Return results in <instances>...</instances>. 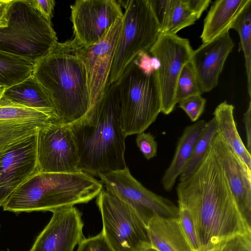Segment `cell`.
Instances as JSON below:
<instances>
[{
	"instance_id": "13",
	"label": "cell",
	"mask_w": 251,
	"mask_h": 251,
	"mask_svg": "<svg viewBox=\"0 0 251 251\" xmlns=\"http://www.w3.org/2000/svg\"><path fill=\"white\" fill-rule=\"evenodd\" d=\"M38 132L0 151V206L37 171Z\"/></svg>"
},
{
	"instance_id": "12",
	"label": "cell",
	"mask_w": 251,
	"mask_h": 251,
	"mask_svg": "<svg viewBox=\"0 0 251 251\" xmlns=\"http://www.w3.org/2000/svg\"><path fill=\"white\" fill-rule=\"evenodd\" d=\"M71 9L74 39L84 47L97 43L123 16L115 0H77Z\"/></svg>"
},
{
	"instance_id": "10",
	"label": "cell",
	"mask_w": 251,
	"mask_h": 251,
	"mask_svg": "<svg viewBox=\"0 0 251 251\" xmlns=\"http://www.w3.org/2000/svg\"><path fill=\"white\" fill-rule=\"evenodd\" d=\"M193 51L188 39L170 33L160 34L148 51L158 63L161 112L165 115L170 114L175 107L178 77L184 65L190 60Z\"/></svg>"
},
{
	"instance_id": "17",
	"label": "cell",
	"mask_w": 251,
	"mask_h": 251,
	"mask_svg": "<svg viewBox=\"0 0 251 251\" xmlns=\"http://www.w3.org/2000/svg\"><path fill=\"white\" fill-rule=\"evenodd\" d=\"M211 145L238 209L251 226V170L217 132Z\"/></svg>"
},
{
	"instance_id": "39",
	"label": "cell",
	"mask_w": 251,
	"mask_h": 251,
	"mask_svg": "<svg viewBox=\"0 0 251 251\" xmlns=\"http://www.w3.org/2000/svg\"><path fill=\"white\" fill-rule=\"evenodd\" d=\"M1 88V87H0V89Z\"/></svg>"
},
{
	"instance_id": "28",
	"label": "cell",
	"mask_w": 251,
	"mask_h": 251,
	"mask_svg": "<svg viewBox=\"0 0 251 251\" xmlns=\"http://www.w3.org/2000/svg\"><path fill=\"white\" fill-rule=\"evenodd\" d=\"M202 94L190 60L183 66L178 77L175 92L176 103L192 96Z\"/></svg>"
},
{
	"instance_id": "36",
	"label": "cell",
	"mask_w": 251,
	"mask_h": 251,
	"mask_svg": "<svg viewBox=\"0 0 251 251\" xmlns=\"http://www.w3.org/2000/svg\"><path fill=\"white\" fill-rule=\"evenodd\" d=\"M243 122L244 123L247 147L246 148L250 153L251 154V101H249L248 109L244 113Z\"/></svg>"
},
{
	"instance_id": "35",
	"label": "cell",
	"mask_w": 251,
	"mask_h": 251,
	"mask_svg": "<svg viewBox=\"0 0 251 251\" xmlns=\"http://www.w3.org/2000/svg\"><path fill=\"white\" fill-rule=\"evenodd\" d=\"M184 1L189 9L198 19L212 2L211 0H184Z\"/></svg>"
},
{
	"instance_id": "16",
	"label": "cell",
	"mask_w": 251,
	"mask_h": 251,
	"mask_svg": "<svg viewBox=\"0 0 251 251\" xmlns=\"http://www.w3.org/2000/svg\"><path fill=\"white\" fill-rule=\"evenodd\" d=\"M58 119L56 114L28 108L0 98V151L38 132Z\"/></svg>"
},
{
	"instance_id": "19",
	"label": "cell",
	"mask_w": 251,
	"mask_h": 251,
	"mask_svg": "<svg viewBox=\"0 0 251 251\" xmlns=\"http://www.w3.org/2000/svg\"><path fill=\"white\" fill-rule=\"evenodd\" d=\"M146 226L151 250L154 251H193L177 217L155 215L149 220Z\"/></svg>"
},
{
	"instance_id": "1",
	"label": "cell",
	"mask_w": 251,
	"mask_h": 251,
	"mask_svg": "<svg viewBox=\"0 0 251 251\" xmlns=\"http://www.w3.org/2000/svg\"><path fill=\"white\" fill-rule=\"evenodd\" d=\"M177 202L193 218L201 251L221 242L251 233L242 217L211 145L194 172L176 187Z\"/></svg>"
},
{
	"instance_id": "5",
	"label": "cell",
	"mask_w": 251,
	"mask_h": 251,
	"mask_svg": "<svg viewBox=\"0 0 251 251\" xmlns=\"http://www.w3.org/2000/svg\"><path fill=\"white\" fill-rule=\"evenodd\" d=\"M158 67L157 60L148 51L140 53L115 82L126 137L144 132L161 112Z\"/></svg>"
},
{
	"instance_id": "15",
	"label": "cell",
	"mask_w": 251,
	"mask_h": 251,
	"mask_svg": "<svg viewBox=\"0 0 251 251\" xmlns=\"http://www.w3.org/2000/svg\"><path fill=\"white\" fill-rule=\"evenodd\" d=\"M52 217L29 251H74L82 240L81 213L74 206L52 211Z\"/></svg>"
},
{
	"instance_id": "27",
	"label": "cell",
	"mask_w": 251,
	"mask_h": 251,
	"mask_svg": "<svg viewBox=\"0 0 251 251\" xmlns=\"http://www.w3.org/2000/svg\"><path fill=\"white\" fill-rule=\"evenodd\" d=\"M216 132L215 122L213 118L206 122L205 127L195 144L191 157L179 176V182L187 179L198 168Z\"/></svg>"
},
{
	"instance_id": "20",
	"label": "cell",
	"mask_w": 251,
	"mask_h": 251,
	"mask_svg": "<svg viewBox=\"0 0 251 251\" xmlns=\"http://www.w3.org/2000/svg\"><path fill=\"white\" fill-rule=\"evenodd\" d=\"M0 98L19 105L56 115L49 95L32 75L12 86L1 88Z\"/></svg>"
},
{
	"instance_id": "25",
	"label": "cell",
	"mask_w": 251,
	"mask_h": 251,
	"mask_svg": "<svg viewBox=\"0 0 251 251\" xmlns=\"http://www.w3.org/2000/svg\"><path fill=\"white\" fill-rule=\"evenodd\" d=\"M37 62L0 51V87H8L31 75Z\"/></svg>"
},
{
	"instance_id": "29",
	"label": "cell",
	"mask_w": 251,
	"mask_h": 251,
	"mask_svg": "<svg viewBox=\"0 0 251 251\" xmlns=\"http://www.w3.org/2000/svg\"><path fill=\"white\" fill-rule=\"evenodd\" d=\"M178 203L177 220L182 230L193 251H200V244L195 224L189 210L182 204Z\"/></svg>"
},
{
	"instance_id": "24",
	"label": "cell",
	"mask_w": 251,
	"mask_h": 251,
	"mask_svg": "<svg viewBox=\"0 0 251 251\" xmlns=\"http://www.w3.org/2000/svg\"><path fill=\"white\" fill-rule=\"evenodd\" d=\"M234 107L226 100L215 108L214 119L217 133L251 170V154L243 143L234 118Z\"/></svg>"
},
{
	"instance_id": "6",
	"label": "cell",
	"mask_w": 251,
	"mask_h": 251,
	"mask_svg": "<svg viewBox=\"0 0 251 251\" xmlns=\"http://www.w3.org/2000/svg\"><path fill=\"white\" fill-rule=\"evenodd\" d=\"M57 42L51 22L32 0H11L7 26L0 28V51L37 62Z\"/></svg>"
},
{
	"instance_id": "31",
	"label": "cell",
	"mask_w": 251,
	"mask_h": 251,
	"mask_svg": "<svg viewBox=\"0 0 251 251\" xmlns=\"http://www.w3.org/2000/svg\"><path fill=\"white\" fill-rule=\"evenodd\" d=\"M206 99L201 95L189 97L178 103V107L186 113L191 121H197L203 113Z\"/></svg>"
},
{
	"instance_id": "14",
	"label": "cell",
	"mask_w": 251,
	"mask_h": 251,
	"mask_svg": "<svg viewBox=\"0 0 251 251\" xmlns=\"http://www.w3.org/2000/svg\"><path fill=\"white\" fill-rule=\"evenodd\" d=\"M122 19V18L118 19L97 43L89 47L82 46L91 106L104 93L110 84L111 67Z\"/></svg>"
},
{
	"instance_id": "8",
	"label": "cell",
	"mask_w": 251,
	"mask_h": 251,
	"mask_svg": "<svg viewBox=\"0 0 251 251\" xmlns=\"http://www.w3.org/2000/svg\"><path fill=\"white\" fill-rule=\"evenodd\" d=\"M102 232L113 251H147L151 249L146 225L127 204L105 188L97 196Z\"/></svg>"
},
{
	"instance_id": "3",
	"label": "cell",
	"mask_w": 251,
	"mask_h": 251,
	"mask_svg": "<svg viewBox=\"0 0 251 251\" xmlns=\"http://www.w3.org/2000/svg\"><path fill=\"white\" fill-rule=\"evenodd\" d=\"M32 75L49 95L61 123L71 125L89 109L90 92L82 46L75 39L57 42L36 63Z\"/></svg>"
},
{
	"instance_id": "7",
	"label": "cell",
	"mask_w": 251,
	"mask_h": 251,
	"mask_svg": "<svg viewBox=\"0 0 251 251\" xmlns=\"http://www.w3.org/2000/svg\"><path fill=\"white\" fill-rule=\"evenodd\" d=\"M125 8L113 60L109 83L117 81L139 54L148 52L160 34L149 0L117 1Z\"/></svg>"
},
{
	"instance_id": "22",
	"label": "cell",
	"mask_w": 251,
	"mask_h": 251,
	"mask_svg": "<svg viewBox=\"0 0 251 251\" xmlns=\"http://www.w3.org/2000/svg\"><path fill=\"white\" fill-rule=\"evenodd\" d=\"M206 122L199 120L186 126L179 138L173 159L162 178L163 188L171 191L190 160L195 144L202 133Z\"/></svg>"
},
{
	"instance_id": "21",
	"label": "cell",
	"mask_w": 251,
	"mask_h": 251,
	"mask_svg": "<svg viewBox=\"0 0 251 251\" xmlns=\"http://www.w3.org/2000/svg\"><path fill=\"white\" fill-rule=\"evenodd\" d=\"M251 0H217L204 20L201 36L202 44L228 31L238 15Z\"/></svg>"
},
{
	"instance_id": "18",
	"label": "cell",
	"mask_w": 251,
	"mask_h": 251,
	"mask_svg": "<svg viewBox=\"0 0 251 251\" xmlns=\"http://www.w3.org/2000/svg\"><path fill=\"white\" fill-rule=\"evenodd\" d=\"M234 46L226 31L193 50L190 61L202 93L217 86L225 62Z\"/></svg>"
},
{
	"instance_id": "9",
	"label": "cell",
	"mask_w": 251,
	"mask_h": 251,
	"mask_svg": "<svg viewBox=\"0 0 251 251\" xmlns=\"http://www.w3.org/2000/svg\"><path fill=\"white\" fill-rule=\"evenodd\" d=\"M98 176L105 189L132 208L146 225L155 215L177 217L178 206L146 188L131 175L127 167Z\"/></svg>"
},
{
	"instance_id": "33",
	"label": "cell",
	"mask_w": 251,
	"mask_h": 251,
	"mask_svg": "<svg viewBox=\"0 0 251 251\" xmlns=\"http://www.w3.org/2000/svg\"><path fill=\"white\" fill-rule=\"evenodd\" d=\"M76 251H113L103 233L101 231L97 235L82 239L78 244Z\"/></svg>"
},
{
	"instance_id": "26",
	"label": "cell",
	"mask_w": 251,
	"mask_h": 251,
	"mask_svg": "<svg viewBox=\"0 0 251 251\" xmlns=\"http://www.w3.org/2000/svg\"><path fill=\"white\" fill-rule=\"evenodd\" d=\"M231 28L238 32L240 39V48L245 60L248 90L251 97V1L245 6L234 22Z\"/></svg>"
},
{
	"instance_id": "11",
	"label": "cell",
	"mask_w": 251,
	"mask_h": 251,
	"mask_svg": "<svg viewBox=\"0 0 251 251\" xmlns=\"http://www.w3.org/2000/svg\"><path fill=\"white\" fill-rule=\"evenodd\" d=\"M37 171L74 173L79 158L70 125L54 120L39 129L37 138Z\"/></svg>"
},
{
	"instance_id": "38",
	"label": "cell",
	"mask_w": 251,
	"mask_h": 251,
	"mask_svg": "<svg viewBox=\"0 0 251 251\" xmlns=\"http://www.w3.org/2000/svg\"><path fill=\"white\" fill-rule=\"evenodd\" d=\"M153 251V250H151V249H150V250H148V251Z\"/></svg>"
},
{
	"instance_id": "23",
	"label": "cell",
	"mask_w": 251,
	"mask_h": 251,
	"mask_svg": "<svg viewBox=\"0 0 251 251\" xmlns=\"http://www.w3.org/2000/svg\"><path fill=\"white\" fill-rule=\"evenodd\" d=\"M159 26L160 34H176L195 24L197 17L184 0H149Z\"/></svg>"
},
{
	"instance_id": "32",
	"label": "cell",
	"mask_w": 251,
	"mask_h": 251,
	"mask_svg": "<svg viewBox=\"0 0 251 251\" xmlns=\"http://www.w3.org/2000/svg\"><path fill=\"white\" fill-rule=\"evenodd\" d=\"M136 142L140 151L147 160L156 156L157 143L150 132H142L137 134Z\"/></svg>"
},
{
	"instance_id": "34",
	"label": "cell",
	"mask_w": 251,
	"mask_h": 251,
	"mask_svg": "<svg viewBox=\"0 0 251 251\" xmlns=\"http://www.w3.org/2000/svg\"><path fill=\"white\" fill-rule=\"evenodd\" d=\"M32 1L38 11L51 22L55 1L54 0H32Z\"/></svg>"
},
{
	"instance_id": "30",
	"label": "cell",
	"mask_w": 251,
	"mask_h": 251,
	"mask_svg": "<svg viewBox=\"0 0 251 251\" xmlns=\"http://www.w3.org/2000/svg\"><path fill=\"white\" fill-rule=\"evenodd\" d=\"M206 251H251V233L234 236Z\"/></svg>"
},
{
	"instance_id": "2",
	"label": "cell",
	"mask_w": 251,
	"mask_h": 251,
	"mask_svg": "<svg viewBox=\"0 0 251 251\" xmlns=\"http://www.w3.org/2000/svg\"><path fill=\"white\" fill-rule=\"evenodd\" d=\"M71 128L76 143L80 171L98 176L126 167L125 136L121 126L120 100L116 82Z\"/></svg>"
},
{
	"instance_id": "4",
	"label": "cell",
	"mask_w": 251,
	"mask_h": 251,
	"mask_svg": "<svg viewBox=\"0 0 251 251\" xmlns=\"http://www.w3.org/2000/svg\"><path fill=\"white\" fill-rule=\"evenodd\" d=\"M103 184L84 172L74 173L37 171L6 201L4 211L15 213L52 211L86 203L96 197Z\"/></svg>"
},
{
	"instance_id": "37",
	"label": "cell",
	"mask_w": 251,
	"mask_h": 251,
	"mask_svg": "<svg viewBox=\"0 0 251 251\" xmlns=\"http://www.w3.org/2000/svg\"><path fill=\"white\" fill-rule=\"evenodd\" d=\"M11 0H0V28L8 24V11Z\"/></svg>"
}]
</instances>
